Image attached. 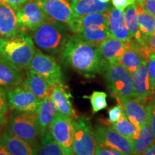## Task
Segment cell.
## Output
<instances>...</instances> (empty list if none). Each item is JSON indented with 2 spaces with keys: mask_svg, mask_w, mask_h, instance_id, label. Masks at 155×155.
<instances>
[{
  "mask_svg": "<svg viewBox=\"0 0 155 155\" xmlns=\"http://www.w3.org/2000/svg\"><path fill=\"white\" fill-rule=\"evenodd\" d=\"M16 15L19 27L31 31L50 19L35 0H28L17 9Z\"/></svg>",
  "mask_w": 155,
  "mask_h": 155,
  "instance_id": "obj_11",
  "label": "cell"
},
{
  "mask_svg": "<svg viewBox=\"0 0 155 155\" xmlns=\"http://www.w3.org/2000/svg\"><path fill=\"white\" fill-rule=\"evenodd\" d=\"M114 96L121 106L128 119L140 129V128L147 122L146 106H144L142 101L117 94H114Z\"/></svg>",
  "mask_w": 155,
  "mask_h": 155,
  "instance_id": "obj_13",
  "label": "cell"
},
{
  "mask_svg": "<svg viewBox=\"0 0 155 155\" xmlns=\"http://www.w3.org/2000/svg\"><path fill=\"white\" fill-rule=\"evenodd\" d=\"M147 121L150 124L155 139V98L146 106Z\"/></svg>",
  "mask_w": 155,
  "mask_h": 155,
  "instance_id": "obj_36",
  "label": "cell"
},
{
  "mask_svg": "<svg viewBox=\"0 0 155 155\" xmlns=\"http://www.w3.org/2000/svg\"><path fill=\"white\" fill-rule=\"evenodd\" d=\"M124 17L126 27L131 38L137 42L139 41L141 38V35L139 32L138 22H137L135 2L129 5L124 10Z\"/></svg>",
  "mask_w": 155,
  "mask_h": 155,
  "instance_id": "obj_30",
  "label": "cell"
},
{
  "mask_svg": "<svg viewBox=\"0 0 155 155\" xmlns=\"http://www.w3.org/2000/svg\"><path fill=\"white\" fill-rule=\"evenodd\" d=\"M144 0H136V2H138V3H141L142 2H144Z\"/></svg>",
  "mask_w": 155,
  "mask_h": 155,
  "instance_id": "obj_45",
  "label": "cell"
},
{
  "mask_svg": "<svg viewBox=\"0 0 155 155\" xmlns=\"http://www.w3.org/2000/svg\"><path fill=\"white\" fill-rule=\"evenodd\" d=\"M5 148L11 155H36V151L26 141L4 131L1 135Z\"/></svg>",
  "mask_w": 155,
  "mask_h": 155,
  "instance_id": "obj_24",
  "label": "cell"
},
{
  "mask_svg": "<svg viewBox=\"0 0 155 155\" xmlns=\"http://www.w3.org/2000/svg\"><path fill=\"white\" fill-rule=\"evenodd\" d=\"M140 4L147 12L155 17V0H144Z\"/></svg>",
  "mask_w": 155,
  "mask_h": 155,
  "instance_id": "obj_41",
  "label": "cell"
},
{
  "mask_svg": "<svg viewBox=\"0 0 155 155\" xmlns=\"http://www.w3.org/2000/svg\"><path fill=\"white\" fill-rule=\"evenodd\" d=\"M48 131L61 147L63 155H74L73 150L74 126L72 118L57 111L48 127Z\"/></svg>",
  "mask_w": 155,
  "mask_h": 155,
  "instance_id": "obj_6",
  "label": "cell"
},
{
  "mask_svg": "<svg viewBox=\"0 0 155 155\" xmlns=\"http://www.w3.org/2000/svg\"><path fill=\"white\" fill-rule=\"evenodd\" d=\"M61 61L88 78L101 73L106 61L98 51V46L91 44L78 35H69L61 53Z\"/></svg>",
  "mask_w": 155,
  "mask_h": 155,
  "instance_id": "obj_1",
  "label": "cell"
},
{
  "mask_svg": "<svg viewBox=\"0 0 155 155\" xmlns=\"http://www.w3.org/2000/svg\"><path fill=\"white\" fill-rule=\"evenodd\" d=\"M73 150L74 155H94L96 139L90 121L85 116H81L73 121Z\"/></svg>",
  "mask_w": 155,
  "mask_h": 155,
  "instance_id": "obj_8",
  "label": "cell"
},
{
  "mask_svg": "<svg viewBox=\"0 0 155 155\" xmlns=\"http://www.w3.org/2000/svg\"><path fill=\"white\" fill-rule=\"evenodd\" d=\"M131 83L134 98L144 101L154 94L149 79L147 61L142 62L131 73Z\"/></svg>",
  "mask_w": 155,
  "mask_h": 155,
  "instance_id": "obj_14",
  "label": "cell"
},
{
  "mask_svg": "<svg viewBox=\"0 0 155 155\" xmlns=\"http://www.w3.org/2000/svg\"><path fill=\"white\" fill-rule=\"evenodd\" d=\"M50 96L58 112L68 117H75L76 113L71 101L72 96L63 83L54 85Z\"/></svg>",
  "mask_w": 155,
  "mask_h": 155,
  "instance_id": "obj_16",
  "label": "cell"
},
{
  "mask_svg": "<svg viewBox=\"0 0 155 155\" xmlns=\"http://www.w3.org/2000/svg\"><path fill=\"white\" fill-rule=\"evenodd\" d=\"M148 56L138 42L131 40L127 43V50L119 59V63L131 74L142 62L147 61Z\"/></svg>",
  "mask_w": 155,
  "mask_h": 155,
  "instance_id": "obj_15",
  "label": "cell"
},
{
  "mask_svg": "<svg viewBox=\"0 0 155 155\" xmlns=\"http://www.w3.org/2000/svg\"><path fill=\"white\" fill-rule=\"evenodd\" d=\"M16 12L8 6L0 5V38L14 37L20 31Z\"/></svg>",
  "mask_w": 155,
  "mask_h": 155,
  "instance_id": "obj_22",
  "label": "cell"
},
{
  "mask_svg": "<svg viewBox=\"0 0 155 155\" xmlns=\"http://www.w3.org/2000/svg\"><path fill=\"white\" fill-rule=\"evenodd\" d=\"M109 11L77 17L69 28L70 30L74 34H77L86 28L108 29V17Z\"/></svg>",
  "mask_w": 155,
  "mask_h": 155,
  "instance_id": "obj_17",
  "label": "cell"
},
{
  "mask_svg": "<svg viewBox=\"0 0 155 155\" xmlns=\"http://www.w3.org/2000/svg\"><path fill=\"white\" fill-rule=\"evenodd\" d=\"M0 155H11L5 148V145H4L2 140L1 135H0Z\"/></svg>",
  "mask_w": 155,
  "mask_h": 155,
  "instance_id": "obj_43",
  "label": "cell"
},
{
  "mask_svg": "<svg viewBox=\"0 0 155 155\" xmlns=\"http://www.w3.org/2000/svg\"><path fill=\"white\" fill-rule=\"evenodd\" d=\"M35 50L32 37L22 29L14 37L0 38V56L21 70L28 68Z\"/></svg>",
  "mask_w": 155,
  "mask_h": 155,
  "instance_id": "obj_2",
  "label": "cell"
},
{
  "mask_svg": "<svg viewBox=\"0 0 155 155\" xmlns=\"http://www.w3.org/2000/svg\"><path fill=\"white\" fill-rule=\"evenodd\" d=\"M99 1L102 3H108V2H109L110 0H99Z\"/></svg>",
  "mask_w": 155,
  "mask_h": 155,
  "instance_id": "obj_44",
  "label": "cell"
},
{
  "mask_svg": "<svg viewBox=\"0 0 155 155\" xmlns=\"http://www.w3.org/2000/svg\"><path fill=\"white\" fill-rule=\"evenodd\" d=\"M95 139L98 144L124 153L133 155V141L126 138L114 130L111 126L97 125Z\"/></svg>",
  "mask_w": 155,
  "mask_h": 155,
  "instance_id": "obj_9",
  "label": "cell"
},
{
  "mask_svg": "<svg viewBox=\"0 0 155 155\" xmlns=\"http://www.w3.org/2000/svg\"><path fill=\"white\" fill-rule=\"evenodd\" d=\"M8 107L7 91L5 88L0 87V127L7 123Z\"/></svg>",
  "mask_w": 155,
  "mask_h": 155,
  "instance_id": "obj_33",
  "label": "cell"
},
{
  "mask_svg": "<svg viewBox=\"0 0 155 155\" xmlns=\"http://www.w3.org/2000/svg\"><path fill=\"white\" fill-rule=\"evenodd\" d=\"M101 73L114 94L133 97L131 74L119 62H105Z\"/></svg>",
  "mask_w": 155,
  "mask_h": 155,
  "instance_id": "obj_5",
  "label": "cell"
},
{
  "mask_svg": "<svg viewBox=\"0 0 155 155\" xmlns=\"http://www.w3.org/2000/svg\"><path fill=\"white\" fill-rule=\"evenodd\" d=\"M28 70L42 76L51 87L63 83V73L61 68L55 58L50 55L36 50L29 64Z\"/></svg>",
  "mask_w": 155,
  "mask_h": 155,
  "instance_id": "obj_7",
  "label": "cell"
},
{
  "mask_svg": "<svg viewBox=\"0 0 155 155\" xmlns=\"http://www.w3.org/2000/svg\"><path fill=\"white\" fill-rule=\"evenodd\" d=\"M7 124L6 130L26 141L37 152L39 131L35 112H13L9 116Z\"/></svg>",
  "mask_w": 155,
  "mask_h": 155,
  "instance_id": "obj_4",
  "label": "cell"
},
{
  "mask_svg": "<svg viewBox=\"0 0 155 155\" xmlns=\"http://www.w3.org/2000/svg\"><path fill=\"white\" fill-rule=\"evenodd\" d=\"M76 35L85 41L98 46L101 42L111 35L108 29L103 28H86Z\"/></svg>",
  "mask_w": 155,
  "mask_h": 155,
  "instance_id": "obj_31",
  "label": "cell"
},
{
  "mask_svg": "<svg viewBox=\"0 0 155 155\" xmlns=\"http://www.w3.org/2000/svg\"><path fill=\"white\" fill-rule=\"evenodd\" d=\"M108 30L112 37L126 43L132 40L126 27L124 11L112 8L108 14Z\"/></svg>",
  "mask_w": 155,
  "mask_h": 155,
  "instance_id": "obj_20",
  "label": "cell"
},
{
  "mask_svg": "<svg viewBox=\"0 0 155 155\" xmlns=\"http://www.w3.org/2000/svg\"><path fill=\"white\" fill-rule=\"evenodd\" d=\"M71 5L78 17L93 13L104 12L113 8L108 2L102 3L99 0H71Z\"/></svg>",
  "mask_w": 155,
  "mask_h": 155,
  "instance_id": "obj_25",
  "label": "cell"
},
{
  "mask_svg": "<svg viewBox=\"0 0 155 155\" xmlns=\"http://www.w3.org/2000/svg\"><path fill=\"white\" fill-rule=\"evenodd\" d=\"M133 141V155H141L155 142L154 134L148 121L140 128L138 137Z\"/></svg>",
  "mask_w": 155,
  "mask_h": 155,
  "instance_id": "obj_26",
  "label": "cell"
},
{
  "mask_svg": "<svg viewBox=\"0 0 155 155\" xmlns=\"http://www.w3.org/2000/svg\"><path fill=\"white\" fill-rule=\"evenodd\" d=\"M90 99L93 110V114L105 109L107 107V95L103 91H94L91 96H88Z\"/></svg>",
  "mask_w": 155,
  "mask_h": 155,
  "instance_id": "obj_32",
  "label": "cell"
},
{
  "mask_svg": "<svg viewBox=\"0 0 155 155\" xmlns=\"http://www.w3.org/2000/svg\"><path fill=\"white\" fill-rule=\"evenodd\" d=\"M94 155H126L124 153L120 152L119 151L108 148V147L102 146L99 144H96Z\"/></svg>",
  "mask_w": 155,
  "mask_h": 155,
  "instance_id": "obj_38",
  "label": "cell"
},
{
  "mask_svg": "<svg viewBox=\"0 0 155 155\" xmlns=\"http://www.w3.org/2000/svg\"><path fill=\"white\" fill-rule=\"evenodd\" d=\"M7 102L11 109L19 112H35L40 101L33 94L20 86L8 90Z\"/></svg>",
  "mask_w": 155,
  "mask_h": 155,
  "instance_id": "obj_12",
  "label": "cell"
},
{
  "mask_svg": "<svg viewBox=\"0 0 155 155\" xmlns=\"http://www.w3.org/2000/svg\"><path fill=\"white\" fill-rule=\"evenodd\" d=\"M137 18L141 37L149 36L155 32V17L148 13L140 3L135 2Z\"/></svg>",
  "mask_w": 155,
  "mask_h": 155,
  "instance_id": "obj_27",
  "label": "cell"
},
{
  "mask_svg": "<svg viewBox=\"0 0 155 155\" xmlns=\"http://www.w3.org/2000/svg\"><path fill=\"white\" fill-rule=\"evenodd\" d=\"M141 155H155V143L151 145V146Z\"/></svg>",
  "mask_w": 155,
  "mask_h": 155,
  "instance_id": "obj_42",
  "label": "cell"
},
{
  "mask_svg": "<svg viewBox=\"0 0 155 155\" xmlns=\"http://www.w3.org/2000/svg\"><path fill=\"white\" fill-rule=\"evenodd\" d=\"M70 29L66 25L48 19L32 31V39L38 47L52 56L61 53Z\"/></svg>",
  "mask_w": 155,
  "mask_h": 155,
  "instance_id": "obj_3",
  "label": "cell"
},
{
  "mask_svg": "<svg viewBox=\"0 0 155 155\" xmlns=\"http://www.w3.org/2000/svg\"><path fill=\"white\" fill-rule=\"evenodd\" d=\"M28 0H0V5L8 6L16 12Z\"/></svg>",
  "mask_w": 155,
  "mask_h": 155,
  "instance_id": "obj_39",
  "label": "cell"
},
{
  "mask_svg": "<svg viewBox=\"0 0 155 155\" xmlns=\"http://www.w3.org/2000/svg\"><path fill=\"white\" fill-rule=\"evenodd\" d=\"M135 2L136 0H111L112 5L114 8L122 11L124 10L127 7L132 5Z\"/></svg>",
  "mask_w": 155,
  "mask_h": 155,
  "instance_id": "obj_40",
  "label": "cell"
},
{
  "mask_svg": "<svg viewBox=\"0 0 155 155\" xmlns=\"http://www.w3.org/2000/svg\"><path fill=\"white\" fill-rule=\"evenodd\" d=\"M22 85L40 101L50 95L52 91V87L43 78L30 70L27 71Z\"/></svg>",
  "mask_w": 155,
  "mask_h": 155,
  "instance_id": "obj_21",
  "label": "cell"
},
{
  "mask_svg": "<svg viewBox=\"0 0 155 155\" xmlns=\"http://www.w3.org/2000/svg\"><path fill=\"white\" fill-rule=\"evenodd\" d=\"M123 111V108H122L121 106L119 104H118L117 105L114 106L110 108V109H108V123L110 124H112L117 121L121 116Z\"/></svg>",
  "mask_w": 155,
  "mask_h": 155,
  "instance_id": "obj_37",
  "label": "cell"
},
{
  "mask_svg": "<svg viewBox=\"0 0 155 155\" xmlns=\"http://www.w3.org/2000/svg\"><path fill=\"white\" fill-rule=\"evenodd\" d=\"M22 81L21 69L0 56V87L9 90L21 86Z\"/></svg>",
  "mask_w": 155,
  "mask_h": 155,
  "instance_id": "obj_18",
  "label": "cell"
},
{
  "mask_svg": "<svg viewBox=\"0 0 155 155\" xmlns=\"http://www.w3.org/2000/svg\"><path fill=\"white\" fill-rule=\"evenodd\" d=\"M137 42L143 48L148 55L155 53V32L151 35L141 37L140 40Z\"/></svg>",
  "mask_w": 155,
  "mask_h": 155,
  "instance_id": "obj_34",
  "label": "cell"
},
{
  "mask_svg": "<svg viewBox=\"0 0 155 155\" xmlns=\"http://www.w3.org/2000/svg\"><path fill=\"white\" fill-rule=\"evenodd\" d=\"M147 71L151 88L153 93L155 92V53H151L147 58Z\"/></svg>",
  "mask_w": 155,
  "mask_h": 155,
  "instance_id": "obj_35",
  "label": "cell"
},
{
  "mask_svg": "<svg viewBox=\"0 0 155 155\" xmlns=\"http://www.w3.org/2000/svg\"><path fill=\"white\" fill-rule=\"evenodd\" d=\"M111 127L118 133L126 138L134 140L138 137L140 129H138L126 116L123 111L120 119L115 123L111 124Z\"/></svg>",
  "mask_w": 155,
  "mask_h": 155,
  "instance_id": "obj_29",
  "label": "cell"
},
{
  "mask_svg": "<svg viewBox=\"0 0 155 155\" xmlns=\"http://www.w3.org/2000/svg\"><path fill=\"white\" fill-rule=\"evenodd\" d=\"M50 19L66 25L68 28L78 17L67 0H35Z\"/></svg>",
  "mask_w": 155,
  "mask_h": 155,
  "instance_id": "obj_10",
  "label": "cell"
},
{
  "mask_svg": "<svg viewBox=\"0 0 155 155\" xmlns=\"http://www.w3.org/2000/svg\"><path fill=\"white\" fill-rule=\"evenodd\" d=\"M50 94L40 101L36 111L39 135L42 134L48 130L50 122L57 112Z\"/></svg>",
  "mask_w": 155,
  "mask_h": 155,
  "instance_id": "obj_23",
  "label": "cell"
},
{
  "mask_svg": "<svg viewBox=\"0 0 155 155\" xmlns=\"http://www.w3.org/2000/svg\"><path fill=\"white\" fill-rule=\"evenodd\" d=\"M127 48V43L110 35L98 45V51L106 62H119Z\"/></svg>",
  "mask_w": 155,
  "mask_h": 155,
  "instance_id": "obj_19",
  "label": "cell"
},
{
  "mask_svg": "<svg viewBox=\"0 0 155 155\" xmlns=\"http://www.w3.org/2000/svg\"><path fill=\"white\" fill-rule=\"evenodd\" d=\"M38 148L36 155H63L61 147L54 140L48 129L39 135Z\"/></svg>",
  "mask_w": 155,
  "mask_h": 155,
  "instance_id": "obj_28",
  "label": "cell"
}]
</instances>
